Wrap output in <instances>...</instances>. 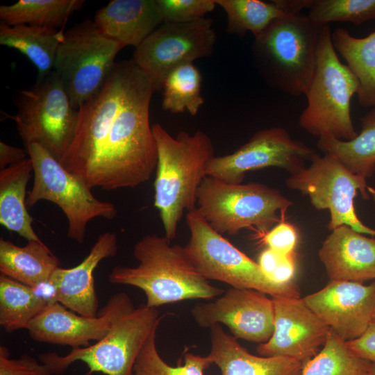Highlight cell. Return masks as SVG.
<instances>
[{
    "instance_id": "6da1fadb",
    "label": "cell",
    "mask_w": 375,
    "mask_h": 375,
    "mask_svg": "<svg viewBox=\"0 0 375 375\" xmlns=\"http://www.w3.org/2000/svg\"><path fill=\"white\" fill-rule=\"evenodd\" d=\"M154 92L150 78L138 67L94 165L88 183L92 189L135 188L156 169L157 146L149 123Z\"/></svg>"
},
{
    "instance_id": "7a4b0ae2",
    "label": "cell",
    "mask_w": 375,
    "mask_h": 375,
    "mask_svg": "<svg viewBox=\"0 0 375 375\" xmlns=\"http://www.w3.org/2000/svg\"><path fill=\"white\" fill-rule=\"evenodd\" d=\"M133 256L138 265L115 267L108 281L140 288L149 307L189 299H213L225 292L197 271L184 247L171 244L165 235H145L135 244Z\"/></svg>"
},
{
    "instance_id": "3957f363",
    "label": "cell",
    "mask_w": 375,
    "mask_h": 375,
    "mask_svg": "<svg viewBox=\"0 0 375 375\" xmlns=\"http://www.w3.org/2000/svg\"><path fill=\"white\" fill-rule=\"evenodd\" d=\"M158 162L153 206L158 210L165 236L174 240L185 211L197 206L198 189L215 156L210 138L203 131H180L172 136L160 124L152 125Z\"/></svg>"
},
{
    "instance_id": "277c9868",
    "label": "cell",
    "mask_w": 375,
    "mask_h": 375,
    "mask_svg": "<svg viewBox=\"0 0 375 375\" xmlns=\"http://www.w3.org/2000/svg\"><path fill=\"white\" fill-rule=\"evenodd\" d=\"M322 27L308 15H285L255 38L253 58L268 84L292 96L305 94L315 71Z\"/></svg>"
},
{
    "instance_id": "5b68a950",
    "label": "cell",
    "mask_w": 375,
    "mask_h": 375,
    "mask_svg": "<svg viewBox=\"0 0 375 375\" xmlns=\"http://www.w3.org/2000/svg\"><path fill=\"white\" fill-rule=\"evenodd\" d=\"M331 33L329 24L322 26L315 71L305 93L308 103L299 124L312 135H330L347 141L358 135L351 116V101L358 92L359 82L339 59Z\"/></svg>"
},
{
    "instance_id": "8992f818",
    "label": "cell",
    "mask_w": 375,
    "mask_h": 375,
    "mask_svg": "<svg viewBox=\"0 0 375 375\" xmlns=\"http://www.w3.org/2000/svg\"><path fill=\"white\" fill-rule=\"evenodd\" d=\"M292 204L278 190L260 183L231 184L206 176L196 208L215 231L233 235L250 227L267 232Z\"/></svg>"
},
{
    "instance_id": "52a82bcc",
    "label": "cell",
    "mask_w": 375,
    "mask_h": 375,
    "mask_svg": "<svg viewBox=\"0 0 375 375\" xmlns=\"http://www.w3.org/2000/svg\"><path fill=\"white\" fill-rule=\"evenodd\" d=\"M162 319L157 308L141 305L119 315L107 335L88 347L72 349L66 356L51 352L39 356L51 374L63 373L75 361H82L89 374L133 375V367L142 347L156 331Z\"/></svg>"
},
{
    "instance_id": "ba28073f",
    "label": "cell",
    "mask_w": 375,
    "mask_h": 375,
    "mask_svg": "<svg viewBox=\"0 0 375 375\" xmlns=\"http://www.w3.org/2000/svg\"><path fill=\"white\" fill-rule=\"evenodd\" d=\"M185 219L190 238L185 250L206 279L221 281L231 288L257 290L272 297H299L293 283L280 285L269 278L258 262L215 231L197 208L187 212Z\"/></svg>"
},
{
    "instance_id": "9c48e42d",
    "label": "cell",
    "mask_w": 375,
    "mask_h": 375,
    "mask_svg": "<svg viewBox=\"0 0 375 375\" xmlns=\"http://www.w3.org/2000/svg\"><path fill=\"white\" fill-rule=\"evenodd\" d=\"M33 167V183L27 193L26 207L42 200L57 205L67 220V237L83 243L88 223L94 218L112 219L115 204L97 199L85 181L68 171L43 146H25Z\"/></svg>"
},
{
    "instance_id": "30bf717a",
    "label": "cell",
    "mask_w": 375,
    "mask_h": 375,
    "mask_svg": "<svg viewBox=\"0 0 375 375\" xmlns=\"http://www.w3.org/2000/svg\"><path fill=\"white\" fill-rule=\"evenodd\" d=\"M17 106L13 119L24 145L40 144L61 163L74 139L78 110L57 73L38 76L31 89L19 91Z\"/></svg>"
},
{
    "instance_id": "8fae6325",
    "label": "cell",
    "mask_w": 375,
    "mask_h": 375,
    "mask_svg": "<svg viewBox=\"0 0 375 375\" xmlns=\"http://www.w3.org/2000/svg\"><path fill=\"white\" fill-rule=\"evenodd\" d=\"M122 49L100 31L94 20L85 19L65 31L53 70L76 109L101 90Z\"/></svg>"
},
{
    "instance_id": "7c38bea8",
    "label": "cell",
    "mask_w": 375,
    "mask_h": 375,
    "mask_svg": "<svg viewBox=\"0 0 375 375\" xmlns=\"http://www.w3.org/2000/svg\"><path fill=\"white\" fill-rule=\"evenodd\" d=\"M285 183L288 188L308 196L316 209L328 210L330 231L346 225L375 237V230L360 221L354 207L358 191L364 199L369 198L366 178L350 172L335 156L316 153L309 166L290 174Z\"/></svg>"
},
{
    "instance_id": "4fadbf2b",
    "label": "cell",
    "mask_w": 375,
    "mask_h": 375,
    "mask_svg": "<svg viewBox=\"0 0 375 375\" xmlns=\"http://www.w3.org/2000/svg\"><path fill=\"white\" fill-rule=\"evenodd\" d=\"M137 67L133 60L116 62L101 90L78 110L74 139L61 164L87 184Z\"/></svg>"
},
{
    "instance_id": "5bb4252c",
    "label": "cell",
    "mask_w": 375,
    "mask_h": 375,
    "mask_svg": "<svg viewBox=\"0 0 375 375\" xmlns=\"http://www.w3.org/2000/svg\"><path fill=\"white\" fill-rule=\"evenodd\" d=\"M216 41L212 19L163 22L134 51L133 61L150 78L155 92L176 67L209 57Z\"/></svg>"
},
{
    "instance_id": "9a60e30c",
    "label": "cell",
    "mask_w": 375,
    "mask_h": 375,
    "mask_svg": "<svg viewBox=\"0 0 375 375\" xmlns=\"http://www.w3.org/2000/svg\"><path fill=\"white\" fill-rule=\"evenodd\" d=\"M315 152L302 142L293 140L281 127L257 131L232 153L215 156L208 164L207 176L231 184L242 183L245 174L267 167H278L290 174L305 167Z\"/></svg>"
},
{
    "instance_id": "2e32d148",
    "label": "cell",
    "mask_w": 375,
    "mask_h": 375,
    "mask_svg": "<svg viewBox=\"0 0 375 375\" xmlns=\"http://www.w3.org/2000/svg\"><path fill=\"white\" fill-rule=\"evenodd\" d=\"M201 328L226 325L234 338L259 344L267 342L274 330V306L266 294L231 288L212 301L198 302L191 310Z\"/></svg>"
},
{
    "instance_id": "e0dca14e",
    "label": "cell",
    "mask_w": 375,
    "mask_h": 375,
    "mask_svg": "<svg viewBox=\"0 0 375 375\" xmlns=\"http://www.w3.org/2000/svg\"><path fill=\"white\" fill-rule=\"evenodd\" d=\"M125 292L113 294L97 317L77 314L60 303L47 306L30 323L27 330L37 342L70 346L72 349L90 345L108 333L114 320L134 308Z\"/></svg>"
},
{
    "instance_id": "ac0fdd59",
    "label": "cell",
    "mask_w": 375,
    "mask_h": 375,
    "mask_svg": "<svg viewBox=\"0 0 375 375\" xmlns=\"http://www.w3.org/2000/svg\"><path fill=\"white\" fill-rule=\"evenodd\" d=\"M274 330L271 338L259 344L261 356H284L303 364L312 358L326 342L330 328L299 297L272 298Z\"/></svg>"
},
{
    "instance_id": "d6986e66",
    "label": "cell",
    "mask_w": 375,
    "mask_h": 375,
    "mask_svg": "<svg viewBox=\"0 0 375 375\" xmlns=\"http://www.w3.org/2000/svg\"><path fill=\"white\" fill-rule=\"evenodd\" d=\"M302 299L331 331L351 341L363 334L375 314V281H330Z\"/></svg>"
},
{
    "instance_id": "ffe728a7",
    "label": "cell",
    "mask_w": 375,
    "mask_h": 375,
    "mask_svg": "<svg viewBox=\"0 0 375 375\" xmlns=\"http://www.w3.org/2000/svg\"><path fill=\"white\" fill-rule=\"evenodd\" d=\"M330 281H375V238L343 225L326 238L318 252Z\"/></svg>"
},
{
    "instance_id": "44dd1931",
    "label": "cell",
    "mask_w": 375,
    "mask_h": 375,
    "mask_svg": "<svg viewBox=\"0 0 375 375\" xmlns=\"http://www.w3.org/2000/svg\"><path fill=\"white\" fill-rule=\"evenodd\" d=\"M117 251V235L107 231L98 236L89 253L78 265L67 269L56 268L51 277L58 285V303L81 315L97 317L99 300L94 271L101 260L115 256Z\"/></svg>"
},
{
    "instance_id": "7402d4cb",
    "label": "cell",
    "mask_w": 375,
    "mask_h": 375,
    "mask_svg": "<svg viewBox=\"0 0 375 375\" xmlns=\"http://www.w3.org/2000/svg\"><path fill=\"white\" fill-rule=\"evenodd\" d=\"M94 22L123 48L138 47L163 19L156 0H112L99 8Z\"/></svg>"
},
{
    "instance_id": "603a6c76",
    "label": "cell",
    "mask_w": 375,
    "mask_h": 375,
    "mask_svg": "<svg viewBox=\"0 0 375 375\" xmlns=\"http://www.w3.org/2000/svg\"><path fill=\"white\" fill-rule=\"evenodd\" d=\"M210 329L211 345L208 356L222 375H301V362L284 356L253 355L219 324Z\"/></svg>"
},
{
    "instance_id": "cb8c5ba5",
    "label": "cell",
    "mask_w": 375,
    "mask_h": 375,
    "mask_svg": "<svg viewBox=\"0 0 375 375\" xmlns=\"http://www.w3.org/2000/svg\"><path fill=\"white\" fill-rule=\"evenodd\" d=\"M33 172L29 157L0 170V224L27 241H42L27 211L26 188Z\"/></svg>"
},
{
    "instance_id": "d4e9b609",
    "label": "cell",
    "mask_w": 375,
    "mask_h": 375,
    "mask_svg": "<svg viewBox=\"0 0 375 375\" xmlns=\"http://www.w3.org/2000/svg\"><path fill=\"white\" fill-rule=\"evenodd\" d=\"M19 247L0 238L1 274L29 287L50 278L59 260L42 241H27Z\"/></svg>"
},
{
    "instance_id": "484cf974",
    "label": "cell",
    "mask_w": 375,
    "mask_h": 375,
    "mask_svg": "<svg viewBox=\"0 0 375 375\" xmlns=\"http://www.w3.org/2000/svg\"><path fill=\"white\" fill-rule=\"evenodd\" d=\"M64 33L62 29L1 22L0 44L24 55L38 69V76H42L53 69Z\"/></svg>"
},
{
    "instance_id": "4316f807",
    "label": "cell",
    "mask_w": 375,
    "mask_h": 375,
    "mask_svg": "<svg viewBox=\"0 0 375 375\" xmlns=\"http://www.w3.org/2000/svg\"><path fill=\"white\" fill-rule=\"evenodd\" d=\"M331 40L336 52L358 80L360 105L375 108V31L358 38L338 28L332 31Z\"/></svg>"
},
{
    "instance_id": "83f0119b",
    "label": "cell",
    "mask_w": 375,
    "mask_h": 375,
    "mask_svg": "<svg viewBox=\"0 0 375 375\" xmlns=\"http://www.w3.org/2000/svg\"><path fill=\"white\" fill-rule=\"evenodd\" d=\"M360 123L361 131L353 139L344 141L324 135L317 145L324 153L335 156L350 172L367 178L375 171V108Z\"/></svg>"
},
{
    "instance_id": "f1b7e54d",
    "label": "cell",
    "mask_w": 375,
    "mask_h": 375,
    "mask_svg": "<svg viewBox=\"0 0 375 375\" xmlns=\"http://www.w3.org/2000/svg\"><path fill=\"white\" fill-rule=\"evenodd\" d=\"M83 0H19L0 6V19L8 25L27 24L62 29L69 17L80 10Z\"/></svg>"
},
{
    "instance_id": "f546056e",
    "label": "cell",
    "mask_w": 375,
    "mask_h": 375,
    "mask_svg": "<svg viewBox=\"0 0 375 375\" xmlns=\"http://www.w3.org/2000/svg\"><path fill=\"white\" fill-rule=\"evenodd\" d=\"M47 306L31 287L0 275V325L6 332L27 329Z\"/></svg>"
},
{
    "instance_id": "4dcf8cb0",
    "label": "cell",
    "mask_w": 375,
    "mask_h": 375,
    "mask_svg": "<svg viewBox=\"0 0 375 375\" xmlns=\"http://www.w3.org/2000/svg\"><path fill=\"white\" fill-rule=\"evenodd\" d=\"M371 367L330 330L322 349L303 364L301 375H372Z\"/></svg>"
},
{
    "instance_id": "1f68e13d",
    "label": "cell",
    "mask_w": 375,
    "mask_h": 375,
    "mask_svg": "<svg viewBox=\"0 0 375 375\" xmlns=\"http://www.w3.org/2000/svg\"><path fill=\"white\" fill-rule=\"evenodd\" d=\"M227 15L226 31L242 36L250 31L256 38L275 19L285 14L275 1L215 0Z\"/></svg>"
},
{
    "instance_id": "d6a6232c",
    "label": "cell",
    "mask_w": 375,
    "mask_h": 375,
    "mask_svg": "<svg viewBox=\"0 0 375 375\" xmlns=\"http://www.w3.org/2000/svg\"><path fill=\"white\" fill-rule=\"evenodd\" d=\"M201 84V73L193 63L174 69L163 83V110L176 114L188 111L192 115H197L204 103Z\"/></svg>"
},
{
    "instance_id": "836d02e7",
    "label": "cell",
    "mask_w": 375,
    "mask_h": 375,
    "mask_svg": "<svg viewBox=\"0 0 375 375\" xmlns=\"http://www.w3.org/2000/svg\"><path fill=\"white\" fill-rule=\"evenodd\" d=\"M156 338L154 331L142 347L133 367V375H203L212 364L208 356L186 352L183 365L171 366L159 354Z\"/></svg>"
},
{
    "instance_id": "e575fe53",
    "label": "cell",
    "mask_w": 375,
    "mask_h": 375,
    "mask_svg": "<svg viewBox=\"0 0 375 375\" xmlns=\"http://www.w3.org/2000/svg\"><path fill=\"white\" fill-rule=\"evenodd\" d=\"M308 16L324 26L349 22L359 26L375 18V0H313Z\"/></svg>"
},
{
    "instance_id": "d590c367",
    "label": "cell",
    "mask_w": 375,
    "mask_h": 375,
    "mask_svg": "<svg viewBox=\"0 0 375 375\" xmlns=\"http://www.w3.org/2000/svg\"><path fill=\"white\" fill-rule=\"evenodd\" d=\"M163 22L191 23L215 9V0H156Z\"/></svg>"
},
{
    "instance_id": "8d00e7d4",
    "label": "cell",
    "mask_w": 375,
    "mask_h": 375,
    "mask_svg": "<svg viewBox=\"0 0 375 375\" xmlns=\"http://www.w3.org/2000/svg\"><path fill=\"white\" fill-rule=\"evenodd\" d=\"M0 375H52L48 367L35 358L24 354L17 359L10 358L8 348L0 347Z\"/></svg>"
},
{
    "instance_id": "74e56055",
    "label": "cell",
    "mask_w": 375,
    "mask_h": 375,
    "mask_svg": "<svg viewBox=\"0 0 375 375\" xmlns=\"http://www.w3.org/2000/svg\"><path fill=\"white\" fill-rule=\"evenodd\" d=\"M297 240L298 234L295 227L283 221L267 231L263 238L268 248L282 256L294 254Z\"/></svg>"
},
{
    "instance_id": "f35d334b",
    "label": "cell",
    "mask_w": 375,
    "mask_h": 375,
    "mask_svg": "<svg viewBox=\"0 0 375 375\" xmlns=\"http://www.w3.org/2000/svg\"><path fill=\"white\" fill-rule=\"evenodd\" d=\"M346 344L356 356L375 363V314L363 334Z\"/></svg>"
},
{
    "instance_id": "ab89813d",
    "label": "cell",
    "mask_w": 375,
    "mask_h": 375,
    "mask_svg": "<svg viewBox=\"0 0 375 375\" xmlns=\"http://www.w3.org/2000/svg\"><path fill=\"white\" fill-rule=\"evenodd\" d=\"M295 274L294 254L284 256L271 276V280L280 285L292 283Z\"/></svg>"
},
{
    "instance_id": "60d3db41",
    "label": "cell",
    "mask_w": 375,
    "mask_h": 375,
    "mask_svg": "<svg viewBox=\"0 0 375 375\" xmlns=\"http://www.w3.org/2000/svg\"><path fill=\"white\" fill-rule=\"evenodd\" d=\"M27 154L22 149L0 142V169L23 161Z\"/></svg>"
},
{
    "instance_id": "b9f144b4",
    "label": "cell",
    "mask_w": 375,
    "mask_h": 375,
    "mask_svg": "<svg viewBox=\"0 0 375 375\" xmlns=\"http://www.w3.org/2000/svg\"><path fill=\"white\" fill-rule=\"evenodd\" d=\"M284 256H282L276 251L267 248L260 253L258 264L262 272L270 278Z\"/></svg>"
},
{
    "instance_id": "7bdbcfd3",
    "label": "cell",
    "mask_w": 375,
    "mask_h": 375,
    "mask_svg": "<svg viewBox=\"0 0 375 375\" xmlns=\"http://www.w3.org/2000/svg\"><path fill=\"white\" fill-rule=\"evenodd\" d=\"M313 0H275L287 15L299 14L304 8H308Z\"/></svg>"
},
{
    "instance_id": "ee69618b",
    "label": "cell",
    "mask_w": 375,
    "mask_h": 375,
    "mask_svg": "<svg viewBox=\"0 0 375 375\" xmlns=\"http://www.w3.org/2000/svg\"><path fill=\"white\" fill-rule=\"evenodd\" d=\"M367 191H368L369 194H371L372 199L375 203V187L373 188V187L368 186Z\"/></svg>"
},
{
    "instance_id": "f6af8a7d",
    "label": "cell",
    "mask_w": 375,
    "mask_h": 375,
    "mask_svg": "<svg viewBox=\"0 0 375 375\" xmlns=\"http://www.w3.org/2000/svg\"><path fill=\"white\" fill-rule=\"evenodd\" d=\"M371 373L372 375H375V363L374 362H372Z\"/></svg>"
}]
</instances>
